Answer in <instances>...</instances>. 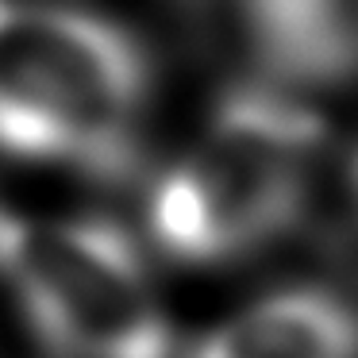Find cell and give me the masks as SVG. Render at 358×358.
I'll list each match as a JSON object with an SVG mask.
<instances>
[{
    "mask_svg": "<svg viewBox=\"0 0 358 358\" xmlns=\"http://www.w3.org/2000/svg\"><path fill=\"white\" fill-rule=\"evenodd\" d=\"M150 70L101 16L0 0V150L124 178L139 158Z\"/></svg>",
    "mask_w": 358,
    "mask_h": 358,
    "instance_id": "6da1fadb",
    "label": "cell"
},
{
    "mask_svg": "<svg viewBox=\"0 0 358 358\" xmlns=\"http://www.w3.org/2000/svg\"><path fill=\"white\" fill-rule=\"evenodd\" d=\"M324 124L278 89L243 85L216 104L201 147L150 196V231L178 262H235L301 220Z\"/></svg>",
    "mask_w": 358,
    "mask_h": 358,
    "instance_id": "7a4b0ae2",
    "label": "cell"
},
{
    "mask_svg": "<svg viewBox=\"0 0 358 358\" xmlns=\"http://www.w3.org/2000/svg\"><path fill=\"white\" fill-rule=\"evenodd\" d=\"M24 316L62 358H170L135 243L108 220L16 224L4 262Z\"/></svg>",
    "mask_w": 358,
    "mask_h": 358,
    "instance_id": "3957f363",
    "label": "cell"
},
{
    "mask_svg": "<svg viewBox=\"0 0 358 358\" xmlns=\"http://www.w3.org/2000/svg\"><path fill=\"white\" fill-rule=\"evenodd\" d=\"M193 358H358V308L331 289H278L212 331Z\"/></svg>",
    "mask_w": 358,
    "mask_h": 358,
    "instance_id": "277c9868",
    "label": "cell"
},
{
    "mask_svg": "<svg viewBox=\"0 0 358 358\" xmlns=\"http://www.w3.org/2000/svg\"><path fill=\"white\" fill-rule=\"evenodd\" d=\"M239 8L266 73L296 85L358 73V0H239Z\"/></svg>",
    "mask_w": 358,
    "mask_h": 358,
    "instance_id": "5b68a950",
    "label": "cell"
},
{
    "mask_svg": "<svg viewBox=\"0 0 358 358\" xmlns=\"http://www.w3.org/2000/svg\"><path fill=\"white\" fill-rule=\"evenodd\" d=\"M16 216H8V212L0 208V278H4V262H8V247H12V235H16Z\"/></svg>",
    "mask_w": 358,
    "mask_h": 358,
    "instance_id": "8992f818",
    "label": "cell"
},
{
    "mask_svg": "<svg viewBox=\"0 0 358 358\" xmlns=\"http://www.w3.org/2000/svg\"><path fill=\"white\" fill-rule=\"evenodd\" d=\"M350 189H355V196H358V155L350 158Z\"/></svg>",
    "mask_w": 358,
    "mask_h": 358,
    "instance_id": "52a82bcc",
    "label": "cell"
}]
</instances>
